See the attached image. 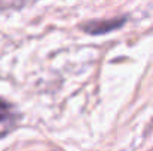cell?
Listing matches in <instances>:
<instances>
[{"mask_svg":"<svg viewBox=\"0 0 153 151\" xmlns=\"http://www.w3.org/2000/svg\"><path fill=\"white\" fill-rule=\"evenodd\" d=\"M18 122H19V113L16 111V108L12 104L0 99V139L7 133H10Z\"/></svg>","mask_w":153,"mask_h":151,"instance_id":"obj_1","label":"cell"},{"mask_svg":"<svg viewBox=\"0 0 153 151\" xmlns=\"http://www.w3.org/2000/svg\"><path fill=\"white\" fill-rule=\"evenodd\" d=\"M126 18H113V19H104V21H92L83 25V30L88 34H105L113 30H117L125 24Z\"/></svg>","mask_w":153,"mask_h":151,"instance_id":"obj_2","label":"cell"}]
</instances>
